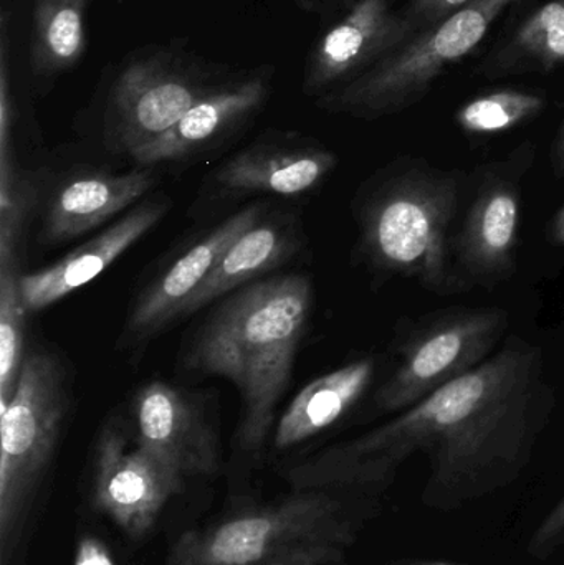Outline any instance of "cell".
Masks as SVG:
<instances>
[{
  "label": "cell",
  "mask_w": 564,
  "mask_h": 565,
  "mask_svg": "<svg viewBox=\"0 0 564 565\" xmlns=\"http://www.w3.org/2000/svg\"><path fill=\"white\" fill-rule=\"evenodd\" d=\"M466 175L423 158L374 172L354 199L358 252L373 274L404 278L439 296L470 291L453 260Z\"/></svg>",
  "instance_id": "obj_3"
},
{
  "label": "cell",
  "mask_w": 564,
  "mask_h": 565,
  "mask_svg": "<svg viewBox=\"0 0 564 565\" xmlns=\"http://www.w3.org/2000/svg\"><path fill=\"white\" fill-rule=\"evenodd\" d=\"M556 394L540 345L507 335L479 367L386 424L295 465V490L384 493L413 455H426L421 500L459 510L515 483L552 424Z\"/></svg>",
  "instance_id": "obj_1"
},
{
  "label": "cell",
  "mask_w": 564,
  "mask_h": 565,
  "mask_svg": "<svg viewBox=\"0 0 564 565\" xmlns=\"http://www.w3.org/2000/svg\"><path fill=\"white\" fill-rule=\"evenodd\" d=\"M155 185L148 171L125 174H85L62 182L46 204L40 242L65 244L95 231L125 209L141 201Z\"/></svg>",
  "instance_id": "obj_17"
},
{
  "label": "cell",
  "mask_w": 564,
  "mask_h": 565,
  "mask_svg": "<svg viewBox=\"0 0 564 565\" xmlns=\"http://www.w3.org/2000/svg\"><path fill=\"white\" fill-rule=\"evenodd\" d=\"M416 32L406 12L394 10L391 0H357L311 50L301 89L320 98L373 68Z\"/></svg>",
  "instance_id": "obj_11"
},
{
  "label": "cell",
  "mask_w": 564,
  "mask_h": 565,
  "mask_svg": "<svg viewBox=\"0 0 564 565\" xmlns=\"http://www.w3.org/2000/svg\"><path fill=\"white\" fill-rule=\"evenodd\" d=\"M376 371V358L366 355L310 382L281 415L275 448L295 447L347 417L370 391Z\"/></svg>",
  "instance_id": "obj_18"
},
{
  "label": "cell",
  "mask_w": 564,
  "mask_h": 565,
  "mask_svg": "<svg viewBox=\"0 0 564 565\" xmlns=\"http://www.w3.org/2000/svg\"><path fill=\"white\" fill-rule=\"evenodd\" d=\"M472 0H409L406 15L416 26L417 32L427 26L437 25L454 13L469 6Z\"/></svg>",
  "instance_id": "obj_26"
},
{
  "label": "cell",
  "mask_w": 564,
  "mask_h": 565,
  "mask_svg": "<svg viewBox=\"0 0 564 565\" xmlns=\"http://www.w3.org/2000/svg\"><path fill=\"white\" fill-rule=\"evenodd\" d=\"M39 194V179L17 168L13 142L0 145V267L17 264L20 237Z\"/></svg>",
  "instance_id": "obj_23"
},
{
  "label": "cell",
  "mask_w": 564,
  "mask_h": 565,
  "mask_svg": "<svg viewBox=\"0 0 564 565\" xmlns=\"http://www.w3.org/2000/svg\"><path fill=\"white\" fill-rule=\"evenodd\" d=\"M340 2L350 3V2H353V0H340Z\"/></svg>",
  "instance_id": "obj_31"
},
{
  "label": "cell",
  "mask_w": 564,
  "mask_h": 565,
  "mask_svg": "<svg viewBox=\"0 0 564 565\" xmlns=\"http://www.w3.org/2000/svg\"><path fill=\"white\" fill-rule=\"evenodd\" d=\"M88 3L89 0H35L30 68L36 78L58 75L82 60Z\"/></svg>",
  "instance_id": "obj_21"
},
{
  "label": "cell",
  "mask_w": 564,
  "mask_h": 565,
  "mask_svg": "<svg viewBox=\"0 0 564 565\" xmlns=\"http://www.w3.org/2000/svg\"><path fill=\"white\" fill-rule=\"evenodd\" d=\"M535 159V145L525 141L506 158L477 169L453 237L454 265L470 289L493 288L515 275L523 184Z\"/></svg>",
  "instance_id": "obj_8"
},
{
  "label": "cell",
  "mask_w": 564,
  "mask_h": 565,
  "mask_svg": "<svg viewBox=\"0 0 564 565\" xmlns=\"http://www.w3.org/2000/svg\"><path fill=\"white\" fill-rule=\"evenodd\" d=\"M546 238L555 247L564 248V202L546 227Z\"/></svg>",
  "instance_id": "obj_29"
},
{
  "label": "cell",
  "mask_w": 564,
  "mask_h": 565,
  "mask_svg": "<svg viewBox=\"0 0 564 565\" xmlns=\"http://www.w3.org/2000/svg\"><path fill=\"white\" fill-rule=\"evenodd\" d=\"M225 82L185 53L158 50L131 60L109 92L105 116L109 145L135 154Z\"/></svg>",
  "instance_id": "obj_9"
},
{
  "label": "cell",
  "mask_w": 564,
  "mask_h": 565,
  "mask_svg": "<svg viewBox=\"0 0 564 565\" xmlns=\"http://www.w3.org/2000/svg\"><path fill=\"white\" fill-rule=\"evenodd\" d=\"M391 565H460V564L443 563V561L401 559V561H396V563H393Z\"/></svg>",
  "instance_id": "obj_30"
},
{
  "label": "cell",
  "mask_w": 564,
  "mask_h": 565,
  "mask_svg": "<svg viewBox=\"0 0 564 565\" xmlns=\"http://www.w3.org/2000/svg\"><path fill=\"white\" fill-rule=\"evenodd\" d=\"M72 405L65 365L53 352L33 349L23 359L15 392L0 408V541L13 547L30 500L58 445Z\"/></svg>",
  "instance_id": "obj_6"
},
{
  "label": "cell",
  "mask_w": 564,
  "mask_h": 565,
  "mask_svg": "<svg viewBox=\"0 0 564 565\" xmlns=\"http://www.w3.org/2000/svg\"><path fill=\"white\" fill-rule=\"evenodd\" d=\"M562 547H564V497L536 527L526 551L533 559L546 561Z\"/></svg>",
  "instance_id": "obj_25"
},
{
  "label": "cell",
  "mask_w": 564,
  "mask_h": 565,
  "mask_svg": "<svg viewBox=\"0 0 564 565\" xmlns=\"http://www.w3.org/2000/svg\"><path fill=\"white\" fill-rule=\"evenodd\" d=\"M131 414L136 444L182 477L217 471V435L198 395L151 381L136 392Z\"/></svg>",
  "instance_id": "obj_12"
},
{
  "label": "cell",
  "mask_w": 564,
  "mask_h": 565,
  "mask_svg": "<svg viewBox=\"0 0 564 565\" xmlns=\"http://www.w3.org/2000/svg\"><path fill=\"white\" fill-rule=\"evenodd\" d=\"M264 205L254 204L231 215L149 282L136 299L126 321V339L131 342L148 341L169 322L181 318L185 306L214 270L225 250L264 217Z\"/></svg>",
  "instance_id": "obj_13"
},
{
  "label": "cell",
  "mask_w": 564,
  "mask_h": 565,
  "mask_svg": "<svg viewBox=\"0 0 564 565\" xmlns=\"http://www.w3.org/2000/svg\"><path fill=\"white\" fill-rule=\"evenodd\" d=\"M75 565H115L108 551L96 540H85L78 546Z\"/></svg>",
  "instance_id": "obj_27"
},
{
  "label": "cell",
  "mask_w": 564,
  "mask_h": 565,
  "mask_svg": "<svg viewBox=\"0 0 564 565\" xmlns=\"http://www.w3.org/2000/svg\"><path fill=\"white\" fill-rule=\"evenodd\" d=\"M337 166V154L315 142L258 139L224 162L215 181L234 194L295 198L317 189Z\"/></svg>",
  "instance_id": "obj_16"
},
{
  "label": "cell",
  "mask_w": 564,
  "mask_h": 565,
  "mask_svg": "<svg viewBox=\"0 0 564 565\" xmlns=\"http://www.w3.org/2000/svg\"><path fill=\"white\" fill-rule=\"evenodd\" d=\"M270 78L264 68L245 78L227 79L169 131L136 151L132 161L141 166L179 161L224 139L264 108L270 96Z\"/></svg>",
  "instance_id": "obj_15"
},
{
  "label": "cell",
  "mask_w": 564,
  "mask_h": 565,
  "mask_svg": "<svg viewBox=\"0 0 564 565\" xmlns=\"http://www.w3.org/2000/svg\"><path fill=\"white\" fill-rule=\"evenodd\" d=\"M381 494L363 490H295L294 494L189 531L166 565H343Z\"/></svg>",
  "instance_id": "obj_4"
},
{
  "label": "cell",
  "mask_w": 564,
  "mask_h": 565,
  "mask_svg": "<svg viewBox=\"0 0 564 565\" xmlns=\"http://www.w3.org/2000/svg\"><path fill=\"white\" fill-rule=\"evenodd\" d=\"M545 96L526 89L502 88L464 103L456 115L457 128L469 136H496L539 118L546 109Z\"/></svg>",
  "instance_id": "obj_22"
},
{
  "label": "cell",
  "mask_w": 564,
  "mask_h": 565,
  "mask_svg": "<svg viewBox=\"0 0 564 565\" xmlns=\"http://www.w3.org/2000/svg\"><path fill=\"white\" fill-rule=\"evenodd\" d=\"M313 288L304 275L260 280L232 292L199 328L185 367L227 379L242 401L238 441L257 450L294 374L295 355L310 318Z\"/></svg>",
  "instance_id": "obj_2"
},
{
  "label": "cell",
  "mask_w": 564,
  "mask_h": 565,
  "mask_svg": "<svg viewBox=\"0 0 564 565\" xmlns=\"http://www.w3.org/2000/svg\"><path fill=\"white\" fill-rule=\"evenodd\" d=\"M509 312L497 306L427 312L397 342V364L380 385L374 404L383 414L407 411L486 362L509 329Z\"/></svg>",
  "instance_id": "obj_7"
},
{
  "label": "cell",
  "mask_w": 564,
  "mask_h": 565,
  "mask_svg": "<svg viewBox=\"0 0 564 565\" xmlns=\"http://www.w3.org/2000/svg\"><path fill=\"white\" fill-rule=\"evenodd\" d=\"M300 248V234L291 218L262 217L222 255L182 316L204 308L221 296L231 295L245 282L281 267Z\"/></svg>",
  "instance_id": "obj_19"
},
{
  "label": "cell",
  "mask_w": 564,
  "mask_h": 565,
  "mask_svg": "<svg viewBox=\"0 0 564 565\" xmlns=\"http://www.w3.org/2000/svg\"><path fill=\"white\" fill-rule=\"evenodd\" d=\"M564 65V0L533 10L482 62L486 78L550 73Z\"/></svg>",
  "instance_id": "obj_20"
},
{
  "label": "cell",
  "mask_w": 564,
  "mask_h": 565,
  "mask_svg": "<svg viewBox=\"0 0 564 565\" xmlns=\"http://www.w3.org/2000/svg\"><path fill=\"white\" fill-rule=\"evenodd\" d=\"M128 424L115 417L99 431L95 450V503L129 536L151 530L184 477L151 451L129 448Z\"/></svg>",
  "instance_id": "obj_10"
},
{
  "label": "cell",
  "mask_w": 564,
  "mask_h": 565,
  "mask_svg": "<svg viewBox=\"0 0 564 565\" xmlns=\"http://www.w3.org/2000/svg\"><path fill=\"white\" fill-rule=\"evenodd\" d=\"M550 164H552L553 175L560 181L564 179V118L560 122L558 131L553 138L552 148H550Z\"/></svg>",
  "instance_id": "obj_28"
},
{
  "label": "cell",
  "mask_w": 564,
  "mask_h": 565,
  "mask_svg": "<svg viewBox=\"0 0 564 565\" xmlns=\"http://www.w3.org/2000/svg\"><path fill=\"white\" fill-rule=\"evenodd\" d=\"M169 207L171 202L168 199L141 202L125 217L66 254L62 260L35 274L22 275L20 289L29 312L42 311L95 280L162 221Z\"/></svg>",
  "instance_id": "obj_14"
},
{
  "label": "cell",
  "mask_w": 564,
  "mask_h": 565,
  "mask_svg": "<svg viewBox=\"0 0 564 565\" xmlns=\"http://www.w3.org/2000/svg\"><path fill=\"white\" fill-rule=\"evenodd\" d=\"M522 0H472L437 25L414 33L373 68L317 98L333 115L373 119L400 115L429 95L449 66L473 52L493 23Z\"/></svg>",
  "instance_id": "obj_5"
},
{
  "label": "cell",
  "mask_w": 564,
  "mask_h": 565,
  "mask_svg": "<svg viewBox=\"0 0 564 565\" xmlns=\"http://www.w3.org/2000/svg\"><path fill=\"white\" fill-rule=\"evenodd\" d=\"M19 264L0 267V408L15 392L22 371L26 309L20 289Z\"/></svg>",
  "instance_id": "obj_24"
}]
</instances>
